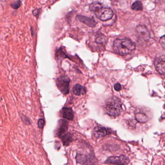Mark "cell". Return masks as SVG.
<instances>
[{
	"mask_svg": "<svg viewBox=\"0 0 165 165\" xmlns=\"http://www.w3.org/2000/svg\"><path fill=\"white\" fill-rule=\"evenodd\" d=\"M136 45L134 42L127 38H117L114 41L113 50L115 53L121 55L129 54L135 50Z\"/></svg>",
	"mask_w": 165,
	"mask_h": 165,
	"instance_id": "6da1fadb",
	"label": "cell"
},
{
	"mask_svg": "<svg viewBox=\"0 0 165 165\" xmlns=\"http://www.w3.org/2000/svg\"><path fill=\"white\" fill-rule=\"evenodd\" d=\"M104 109L106 114L110 117H118L122 112V102L118 97H111L106 101Z\"/></svg>",
	"mask_w": 165,
	"mask_h": 165,
	"instance_id": "7a4b0ae2",
	"label": "cell"
},
{
	"mask_svg": "<svg viewBox=\"0 0 165 165\" xmlns=\"http://www.w3.org/2000/svg\"><path fill=\"white\" fill-rule=\"evenodd\" d=\"M70 80L66 75H61L56 81V83L59 90L64 95L69 93V84Z\"/></svg>",
	"mask_w": 165,
	"mask_h": 165,
	"instance_id": "3957f363",
	"label": "cell"
},
{
	"mask_svg": "<svg viewBox=\"0 0 165 165\" xmlns=\"http://www.w3.org/2000/svg\"><path fill=\"white\" fill-rule=\"evenodd\" d=\"M130 162V160L127 156L120 155L119 156H112L107 158L105 161V164L115 165H127Z\"/></svg>",
	"mask_w": 165,
	"mask_h": 165,
	"instance_id": "277c9868",
	"label": "cell"
},
{
	"mask_svg": "<svg viewBox=\"0 0 165 165\" xmlns=\"http://www.w3.org/2000/svg\"><path fill=\"white\" fill-rule=\"evenodd\" d=\"M97 18L103 21H106L111 19L113 16V12L110 8L103 7L98 12L95 13Z\"/></svg>",
	"mask_w": 165,
	"mask_h": 165,
	"instance_id": "5b68a950",
	"label": "cell"
},
{
	"mask_svg": "<svg viewBox=\"0 0 165 165\" xmlns=\"http://www.w3.org/2000/svg\"><path fill=\"white\" fill-rule=\"evenodd\" d=\"M76 160L78 163L82 165H94L95 161L93 155L88 156L86 154H78L76 157Z\"/></svg>",
	"mask_w": 165,
	"mask_h": 165,
	"instance_id": "8992f818",
	"label": "cell"
},
{
	"mask_svg": "<svg viewBox=\"0 0 165 165\" xmlns=\"http://www.w3.org/2000/svg\"><path fill=\"white\" fill-rule=\"evenodd\" d=\"M112 133L111 129L103 127H96L93 130V136L96 139H100Z\"/></svg>",
	"mask_w": 165,
	"mask_h": 165,
	"instance_id": "52a82bcc",
	"label": "cell"
},
{
	"mask_svg": "<svg viewBox=\"0 0 165 165\" xmlns=\"http://www.w3.org/2000/svg\"><path fill=\"white\" fill-rule=\"evenodd\" d=\"M138 38L141 39L147 40L150 38V33L147 28L144 25H138L136 29Z\"/></svg>",
	"mask_w": 165,
	"mask_h": 165,
	"instance_id": "ba28073f",
	"label": "cell"
},
{
	"mask_svg": "<svg viewBox=\"0 0 165 165\" xmlns=\"http://www.w3.org/2000/svg\"><path fill=\"white\" fill-rule=\"evenodd\" d=\"M77 18L79 19L80 21L82 22L90 27H95L97 24V22L95 21L93 17H87L82 15H77Z\"/></svg>",
	"mask_w": 165,
	"mask_h": 165,
	"instance_id": "9c48e42d",
	"label": "cell"
},
{
	"mask_svg": "<svg viewBox=\"0 0 165 165\" xmlns=\"http://www.w3.org/2000/svg\"><path fill=\"white\" fill-rule=\"evenodd\" d=\"M68 128V123L65 120H61L60 121L59 126L57 130V135L59 137H61L62 136L65 134L67 131Z\"/></svg>",
	"mask_w": 165,
	"mask_h": 165,
	"instance_id": "30bf717a",
	"label": "cell"
},
{
	"mask_svg": "<svg viewBox=\"0 0 165 165\" xmlns=\"http://www.w3.org/2000/svg\"><path fill=\"white\" fill-rule=\"evenodd\" d=\"M156 70L160 75L165 74V60L156 58L154 61Z\"/></svg>",
	"mask_w": 165,
	"mask_h": 165,
	"instance_id": "8fae6325",
	"label": "cell"
},
{
	"mask_svg": "<svg viewBox=\"0 0 165 165\" xmlns=\"http://www.w3.org/2000/svg\"><path fill=\"white\" fill-rule=\"evenodd\" d=\"M61 115L68 120H72L74 118V112L72 109L70 108H63L61 110Z\"/></svg>",
	"mask_w": 165,
	"mask_h": 165,
	"instance_id": "7c38bea8",
	"label": "cell"
},
{
	"mask_svg": "<svg viewBox=\"0 0 165 165\" xmlns=\"http://www.w3.org/2000/svg\"><path fill=\"white\" fill-rule=\"evenodd\" d=\"M73 92L75 95L77 96L84 95L86 93V88L80 84H76L73 87Z\"/></svg>",
	"mask_w": 165,
	"mask_h": 165,
	"instance_id": "4fadbf2b",
	"label": "cell"
},
{
	"mask_svg": "<svg viewBox=\"0 0 165 165\" xmlns=\"http://www.w3.org/2000/svg\"><path fill=\"white\" fill-rule=\"evenodd\" d=\"M60 138L62 141V144L64 146H68L73 141V136L70 133H66Z\"/></svg>",
	"mask_w": 165,
	"mask_h": 165,
	"instance_id": "5bb4252c",
	"label": "cell"
},
{
	"mask_svg": "<svg viewBox=\"0 0 165 165\" xmlns=\"http://www.w3.org/2000/svg\"><path fill=\"white\" fill-rule=\"evenodd\" d=\"M135 118L138 122L141 123H145L149 120V118L145 114L141 112H138L136 114Z\"/></svg>",
	"mask_w": 165,
	"mask_h": 165,
	"instance_id": "9a60e30c",
	"label": "cell"
},
{
	"mask_svg": "<svg viewBox=\"0 0 165 165\" xmlns=\"http://www.w3.org/2000/svg\"><path fill=\"white\" fill-rule=\"evenodd\" d=\"M103 7L101 4L98 2H93L89 5V9L95 13L98 12Z\"/></svg>",
	"mask_w": 165,
	"mask_h": 165,
	"instance_id": "2e32d148",
	"label": "cell"
},
{
	"mask_svg": "<svg viewBox=\"0 0 165 165\" xmlns=\"http://www.w3.org/2000/svg\"><path fill=\"white\" fill-rule=\"evenodd\" d=\"M131 8L135 11H142L143 9L142 3L139 1H135L132 5Z\"/></svg>",
	"mask_w": 165,
	"mask_h": 165,
	"instance_id": "e0dca14e",
	"label": "cell"
},
{
	"mask_svg": "<svg viewBox=\"0 0 165 165\" xmlns=\"http://www.w3.org/2000/svg\"><path fill=\"white\" fill-rule=\"evenodd\" d=\"M107 39L104 35H99L96 37L95 39V42L99 44H101V45H104L107 43Z\"/></svg>",
	"mask_w": 165,
	"mask_h": 165,
	"instance_id": "ac0fdd59",
	"label": "cell"
},
{
	"mask_svg": "<svg viewBox=\"0 0 165 165\" xmlns=\"http://www.w3.org/2000/svg\"><path fill=\"white\" fill-rule=\"evenodd\" d=\"M21 4H22V2L20 1V0H18V1L12 3L11 6L14 9H18V8L21 6Z\"/></svg>",
	"mask_w": 165,
	"mask_h": 165,
	"instance_id": "d6986e66",
	"label": "cell"
},
{
	"mask_svg": "<svg viewBox=\"0 0 165 165\" xmlns=\"http://www.w3.org/2000/svg\"><path fill=\"white\" fill-rule=\"evenodd\" d=\"M45 120L43 119H39L38 121V127L40 129H43L45 125Z\"/></svg>",
	"mask_w": 165,
	"mask_h": 165,
	"instance_id": "ffe728a7",
	"label": "cell"
},
{
	"mask_svg": "<svg viewBox=\"0 0 165 165\" xmlns=\"http://www.w3.org/2000/svg\"><path fill=\"white\" fill-rule=\"evenodd\" d=\"M159 42L161 46L165 50V35L161 37L160 39Z\"/></svg>",
	"mask_w": 165,
	"mask_h": 165,
	"instance_id": "44dd1931",
	"label": "cell"
},
{
	"mask_svg": "<svg viewBox=\"0 0 165 165\" xmlns=\"http://www.w3.org/2000/svg\"><path fill=\"white\" fill-rule=\"evenodd\" d=\"M22 119L23 121V122L25 124H31V122H30V120L28 118L26 117V116H25L24 115H22Z\"/></svg>",
	"mask_w": 165,
	"mask_h": 165,
	"instance_id": "7402d4cb",
	"label": "cell"
},
{
	"mask_svg": "<svg viewBox=\"0 0 165 165\" xmlns=\"http://www.w3.org/2000/svg\"><path fill=\"white\" fill-rule=\"evenodd\" d=\"M114 88L115 89V90L117 91H119L122 90V85H121L120 84H119V83H116L114 86Z\"/></svg>",
	"mask_w": 165,
	"mask_h": 165,
	"instance_id": "603a6c76",
	"label": "cell"
},
{
	"mask_svg": "<svg viewBox=\"0 0 165 165\" xmlns=\"http://www.w3.org/2000/svg\"><path fill=\"white\" fill-rule=\"evenodd\" d=\"M33 14L34 16H37L39 14V10H34L33 12Z\"/></svg>",
	"mask_w": 165,
	"mask_h": 165,
	"instance_id": "cb8c5ba5",
	"label": "cell"
},
{
	"mask_svg": "<svg viewBox=\"0 0 165 165\" xmlns=\"http://www.w3.org/2000/svg\"><path fill=\"white\" fill-rule=\"evenodd\" d=\"M32 35H33V29L32 27Z\"/></svg>",
	"mask_w": 165,
	"mask_h": 165,
	"instance_id": "d4e9b609",
	"label": "cell"
},
{
	"mask_svg": "<svg viewBox=\"0 0 165 165\" xmlns=\"http://www.w3.org/2000/svg\"></svg>",
	"mask_w": 165,
	"mask_h": 165,
	"instance_id": "484cf974",
	"label": "cell"
}]
</instances>
